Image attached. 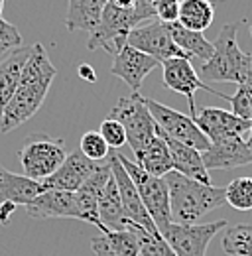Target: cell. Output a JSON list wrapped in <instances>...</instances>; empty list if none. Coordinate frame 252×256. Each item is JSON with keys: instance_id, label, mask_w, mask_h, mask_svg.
<instances>
[{"instance_id": "6da1fadb", "label": "cell", "mask_w": 252, "mask_h": 256, "mask_svg": "<svg viewBox=\"0 0 252 256\" xmlns=\"http://www.w3.org/2000/svg\"><path fill=\"white\" fill-rule=\"evenodd\" d=\"M56 75H58V69L52 64L46 48L42 44H34L30 58L24 65L18 89L2 112L0 134H6L10 130L18 128L20 124L28 122L40 110Z\"/></svg>"}, {"instance_id": "7a4b0ae2", "label": "cell", "mask_w": 252, "mask_h": 256, "mask_svg": "<svg viewBox=\"0 0 252 256\" xmlns=\"http://www.w3.org/2000/svg\"><path fill=\"white\" fill-rule=\"evenodd\" d=\"M164 180L170 190V207L174 223L195 224L203 215L226 203L224 188L199 184L178 172H170Z\"/></svg>"}, {"instance_id": "3957f363", "label": "cell", "mask_w": 252, "mask_h": 256, "mask_svg": "<svg viewBox=\"0 0 252 256\" xmlns=\"http://www.w3.org/2000/svg\"><path fill=\"white\" fill-rule=\"evenodd\" d=\"M238 24H224L213 42V56L201 64V75L211 83L240 85L252 75V56L236 42Z\"/></svg>"}, {"instance_id": "277c9868", "label": "cell", "mask_w": 252, "mask_h": 256, "mask_svg": "<svg viewBox=\"0 0 252 256\" xmlns=\"http://www.w3.org/2000/svg\"><path fill=\"white\" fill-rule=\"evenodd\" d=\"M110 118H116L126 130V144H130L134 152V162L140 158L144 148L156 136V122L152 118L150 108L144 102V96L134 93L130 96H120L112 106Z\"/></svg>"}, {"instance_id": "5b68a950", "label": "cell", "mask_w": 252, "mask_h": 256, "mask_svg": "<svg viewBox=\"0 0 252 256\" xmlns=\"http://www.w3.org/2000/svg\"><path fill=\"white\" fill-rule=\"evenodd\" d=\"M18 158H20V166L26 178L44 182L60 170V166L67 158V150H65V142L62 138H52L48 134H36L22 144Z\"/></svg>"}, {"instance_id": "8992f818", "label": "cell", "mask_w": 252, "mask_h": 256, "mask_svg": "<svg viewBox=\"0 0 252 256\" xmlns=\"http://www.w3.org/2000/svg\"><path fill=\"white\" fill-rule=\"evenodd\" d=\"M118 160L126 170V174L130 176V180L136 186V192L140 195L142 203L146 205V211L150 213L152 221L158 226V230H162L164 226L174 223L172 219V207H170V190L164 178H156L146 174L136 162L128 160L122 154H116Z\"/></svg>"}, {"instance_id": "52a82bcc", "label": "cell", "mask_w": 252, "mask_h": 256, "mask_svg": "<svg viewBox=\"0 0 252 256\" xmlns=\"http://www.w3.org/2000/svg\"><path fill=\"white\" fill-rule=\"evenodd\" d=\"M138 26L134 10L120 8L112 0L106 2L100 20L93 32L89 34L87 48L89 50H104L112 58L126 46V38L132 28Z\"/></svg>"}, {"instance_id": "ba28073f", "label": "cell", "mask_w": 252, "mask_h": 256, "mask_svg": "<svg viewBox=\"0 0 252 256\" xmlns=\"http://www.w3.org/2000/svg\"><path fill=\"white\" fill-rule=\"evenodd\" d=\"M144 102L150 108L156 126L166 136H170V138H174V140H178L182 144H188V146L195 148L201 154L205 150H209L211 140L199 130V126L195 124V120L189 114H184L180 110H174V108L158 102L154 98H148V96H144Z\"/></svg>"}, {"instance_id": "9c48e42d", "label": "cell", "mask_w": 252, "mask_h": 256, "mask_svg": "<svg viewBox=\"0 0 252 256\" xmlns=\"http://www.w3.org/2000/svg\"><path fill=\"white\" fill-rule=\"evenodd\" d=\"M222 228H226L224 219L207 224L170 223L160 230V234L178 256H205L209 242Z\"/></svg>"}, {"instance_id": "30bf717a", "label": "cell", "mask_w": 252, "mask_h": 256, "mask_svg": "<svg viewBox=\"0 0 252 256\" xmlns=\"http://www.w3.org/2000/svg\"><path fill=\"white\" fill-rule=\"evenodd\" d=\"M126 44L144 52L146 56L154 58L158 64H164L172 58H188L176 46V42L170 34V26L160 20H150V22H144V24H138L136 28H132L126 38Z\"/></svg>"}, {"instance_id": "8fae6325", "label": "cell", "mask_w": 252, "mask_h": 256, "mask_svg": "<svg viewBox=\"0 0 252 256\" xmlns=\"http://www.w3.org/2000/svg\"><path fill=\"white\" fill-rule=\"evenodd\" d=\"M162 69H164V83L168 89L180 93L188 98L189 104V116L195 118L197 114V106H195V93L197 91H209L211 95L219 96V98H224V93H219L215 89H211L209 85H205L197 71L193 69V64L189 58H172L168 62H164Z\"/></svg>"}, {"instance_id": "7c38bea8", "label": "cell", "mask_w": 252, "mask_h": 256, "mask_svg": "<svg viewBox=\"0 0 252 256\" xmlns=\"http://www.w3.org/2000/svg\"><path fill=\"white\" fill-rule=\"evenodd\" d=\"M24 209L34 219H77V221H83V213H81L75 192L46 190Z\"/></svg>"}, {"instance_id": "4fadbf2b", "label": "cell", "mask_w": 252, "mask_h": 256, "mask_svg": "<svg viewBox=\"0 0 252 256\" xmlns=\"http://www.w3.org/2000/svg\"><path fill=\"white\" fill-rule=\"evenodd\" d=\"M195 124L199 130L211 140H224V138H232V136H242L248 134L252 128L250 120L238 118L236 114H232L230 110L224 108H217V106H205L201 110H197L195 114Z\"/></svg>"}, {"instance_id": "5bb4252c", "label": "cell", "mask_w": 252, "mask_h": 256, "mask_svg": "<svg viewBox=\"0 0 252 256\" xmlns=\"http://www.w3.org/2000/svg\"><path fill=\"white\" fill-rule=\"evenodd\" d=\"M108 160H110L112 178H114V182H116V186H118V192H120V199H122V205H124L126 217L134 224L146 228L148 232L158 234L160 230H158V226L154 224V221H152L150 213L146 211V205L142 203L140 195L136 192V186H134V182L130 180V176L126 174V170L122 168L118 156H116V154H110Z\"/></svg>"}, {"instance_id": "9a60e30c", "label": "cell", "mask_w": 252, "mask_h": 256, "mask_svg": "<svg viewBox=\"0 0 252 256\" xmlns=\"http://www.w3.org/2000/svg\"><path fill=\"white\" fill-rule=\"evenodd\" d=\"M158 65L160 64L154 58H150L144 52H140V50H136V48L126 44L124 48L114 56L110 73L114 77L122 79L134 93H138L140 87H142V81L156 69Z\"/></svg>"}, {"instance_id": "2e32d148", "label": "cell", "mask_w": 252, "mask_h": 256, "mask_svg": "<svg viewBox=\"0 0 252 256\" xmlns=\"http://www.w3.org/2000/svg\"><path fill=\"white\" fill-rule=\"evenodd\" d=\"M98 162L89 160L83 156L81 150H75L67 154V158L60 166L56 174H52L48 180L42 182L44 190H62V192H77L96 170Z\"/></svg>"}, {"instance_id": "e0dca14e", "label": "cell", "mask_w": 252, "mask_h": 256, "mask_svg": "<svg viewBox=\"0 0 252 256\" xmlns=\"http://www.w3.org/2000/svg\"><path fill=\"white\" fill-rule=\"evenodd\" d=\"M207 170H234L252 164V152L242 136H232L211 142L209 150L201 154Z\"/></svg>"}, {"instance_id": "ac0fdd59", "label": "cell", "mask_w": 252, "mask_h": 256, "mask_svg": "<svg viewBox=\"0 0 252 256\" xmlns=\"http://www.w3.org/2000/svg\"><path fill=\"white\" fill-rule=\"evenodd\" d=\"M156 134L164 138V142L168 144L170 156H172V164H174V172L186 176L189 180H195L199 184L211 186V178H209V170L205 168L201 152H197L195 148H191L188 144H182L170 136H166L160 128L156 126Z\"/></svg>"}, {"instance_id": "d6986e66", "label": "cell", "mask_w": 252, "mask_h": 256, "mask_svg": "<svg viewBox=\"0 0 252 256\" xmlns=\"http://www.w3.org/2000/svg\"><path fill=\"white\" fill-rule=\"evenodd\" d=\"M44 190L42 182H36L26 178L24 174H12L4 168H0V205L2 203H14L16 207L30 205L32 201Z\"/></svg>"}, {"instance_id": "ffe728a7", "label": "cell", "mask_w": 252, "mask_h": 256, "mask_svg": "<svg viewBox=\"0 0 252 256\" xmlns=\"http://www.w3.org/2000/svg\"><path fill=\"white\" fill-rule=\"evenodd\" d=\"M98 221L104 230L106 228L108 230H130L134 224L126 217L124 205H122L120 192H118L114 178L108 180V184L104 186V190L98 197Z\"/></svg>"}, {"instance_id": "44dd1931", "label": "cell", "mask_w": 252, "mask_h": 256, "mask_svg": "<svg viewBox=\"0 0 252 256\" xmlns=\"http://www.w3.org/2000/svg\"><path fill=\"white\" fill-rule=\"evenodd\" d=\"M32 46L30 48L22 46V48L14 50L12 54H8L6 58L0 60V118H2V112H4L6 104L10 102V98L14 96L16 89H18L24 65L28 62Z\"/></svg>"}, {"instance_id": "7402d4cb", "label": "cell", "mask_w": 252, "mask_h": 256, "mask_svg": "<svg viewBox=\"0 0 252 256\" xmlns=\"http://www.w3.org/2000/svg\"><path fill=\"white\" fill-rule=\"evenodd\" d=\"M91 248L96 256H140V242L130 230H104L91 238Z\"/></svg>"}, {"instance_id": "603a6c76", "label": "cell", "mask_w": 252, "mask_h": 256, "mask_svg": "<svg viewBox=\"0 0 252 256\" xmlns=\"http://www.w3.org/2000/svg\"><path fill=\"white\" fill-rule=\"evenodd\" d=\"M108 0H69L65 28L69 32H93Z\"/></svg>"}, {"instance_id": "cb8c5ba5", "label": "cell", "mask_w": 252, "mask_h": 256, "mask_svg": "<svg viewBox=\"0 0 252 256\" xmlns=\"http://www.w3.org/2000/svg\"><path fill=\"white\" fill-rule=\"evenodd\" d=\"M215 20V8L211 0H182L178 22L191 32H205Z\"/></svg>"}, {"instance_id": "d4e9b609", "label": "cell", "mask_w": 252, "mask_h": 256, "mask_svg": "<svg viewBox=\"0 0 252 256\" xmlns=\"http://www.w3.org/2000/svg\"><path fill=\"white\" fill-rule=\"evenodd\" d=\"M170 34L176 42V46L188 56V58H199L201 62H209L213 56V42H209L201 32H191L188 28H184L180 22L168 24Z\"/></svg>"}, {"instance_id": "484cf974", "label": "cell", "mask_w": 252, "mask_h": 256, "mask_svg": "<svg viewBox=\"0 0 252 256\" xmlns=\"http://www.w3.org/2000/svg\"><path fill=\"white\" fill-rule=\"evenodd\" d=\"M136 164L150 176L156 178H166L170 172H174V164H172V156L168 150V144L164 142L162 136H154L152 142L144 148V152L140 154V158Z\"/></svg>"}, {"instance_id": "4316f807", "label": "cell", "mask_w": 252, "mask_h": 256, "mask_svg": "<svg viewBox=\"0 0 252 256\" xmlns=\"http://www.w3.org/2000/svg\"><path fill=\"white\" fill-rule=\"evenodd\" d=\"M222 250L228 256H252V226L234 224L224 230Z\"/></svg>"}, {"instance_id": "83f0119b", "label": "cell", "mask_w": 252, "mask_h": 256, "mask_svg": "<svg viewBox=\"0 0 252 256\" xmlns=\"http://www.w3.org/2000/svg\"><path fill=\"white\" fill-rule=\"evenodd\" d=\"M226 203L236 211H252V178H236L224 188Z\"/></svg>"}, {"instance_id": "f1b7e54d", "label": "cell", "mask_w": 252, "mask_h": 256, "mask_svg": "<svg viewBox=\"0 0 252 256\" xmlns=\"http://www.w3.org/2000/svg\"><path fill=\"white\" fill-rule=\"evenodd\" d=\"M132 228L140 242V256H178L160 232L158 234L148 232L146 228H142L138 224H132Z\"/></svg>"}, {"instance_id": "f546056e", "label": "cell", "mask_w": 252, "mask_h": 256, "mask_svg": "<svg viewBox=\"0 0 252 256\" xmlns=\"http://www.w3.org/2000/svg\"><path fill=\"white\" fill-rule=\"evenodd\" d=\"M224 100L230 102V106H232L230 112L232 114L252 122V75L244 83L236 85V93L234 95H226Z\"/></svg>"}, {"instance_id": "4dcf8cb0", "label": "cell", "mask_w": 252, "mask_h": 256, "mask_svg": "<svg viewBox=\"0 0 252 256\" xmlns=\"http://www.w3.org/2000/svg\"><path fill=\"white\" fill-rule=\"evenodd\" d=\"M79 150L83 152V156H87L89 160L93 162H104L110 154V148L108 144L104 142V138L94 132V130H89L81 136V142H79Z\"/></svg>"}, {"instance_id": "1f68e13d", "label": "cell", "mask_w": 252, "mask_h": 256, "mask_svg": "<svg viewBox=\"0 0 252 256\" xmlns=\"http://www.w3.org/2000/svg\"><path fill=\"white\" fill-rule=\"evenodd\" d=\"M98 134L104 138V142H106L108 148H112V150H118V148H122L126 144V130L116 118L106 116V118L100 122Z\"/></svg>"}, {"instance_id": "d6a6232c", "label": "cell", "mask_w": 252, "mask_h": 256, "mask_svg": "<svg viewBox=\"0 0 252 256\" xmlns=\"http://www.w3.org/2000/svg\"><path fill=\"white\" fill-rule=\"evenodd\" d=\"M18 48H22V36L18 28L0 16V60Z\"/></svg>"}, {"instance_id": "836d02e7", "label": "cell", "mask_w": 252, "mask_h": 256, "mask_svg": "<svg viewBox=\"0 0 252 256\" xmlns=\"http://www.w3.org/2000/svg\"><path fill=\"white\" fill-rule=\"evenodd\" d=\"M180 2L182 0H152L154 12H156V20L164 24H174L178 22L180 16Z\"/></svg>"}, {"instance_id": "e575fe53", "label": "cell", "mask_w": 252, "mask_h": 256, "mask_svg": "<svg viewBox=\"0 0 252 256\" xmlns=\"http://www.w3.org/2000/svg\"><path fill=\"white\" fill-rule=\"evenodd\" d=\"M77 73H79V77H81L83 81H87V83H96V73H94V69L89 64L79 65V67H77Z\"/></svg>"}, {"instance_id": "d590c367", "label": "cell", "mask_w": 252, "mask_h": 256, "mask_svg": "<svg viewBox=\"0 0 252 256\" xmlns=\"http://www.w3.org/2000/svg\"><path fill=\"white\" fill-rule=\"evenodd\" d=\"M14 209H16L14 203H2V205H0V223L2 224L8 223V219H10V215L14 213Z\"/></svg>"}, {"instance_id": "8d00e7d4", "label": "cell", "mask_w": 252, "mask_h": 256, "mask_svg": "<svg viewBox=\"0 0 252 256\" xmlns=\"http://www.w3.org/2000/svg\"><path fill=\"white\" fill-rule=\"evenodd\" d=\"M116 6H120V8H128V10H134V2L136 0H112Z\"/></svg>"}, {"instance_id": "74e56055", "label": "cell", "mask_w": 252, "mask_h": 256, "mask_svg": "<svg viewBox=\"0 0 252 256\" xmlns=\"http://www.w3.org/2000/svg\"><path fill=\"white\" fill-rule=\"evenodd\" d=\"M246 144H248V148H250V152H252V128L248 130V138H246Z\"/></svg>"}, {"instance_id": "f35d334b", "label": "cell", "mask_w": 252, "mask_h": 256, "mask_svg": "<svg viewBox=\"0 0 252 256\" xmlns=\"http://www.w3.org/2000/svg\"><path fill=\"white\" fill-rule=\"evenodd\" d=\"M2 10H4V0H0V16H2Z\"/></svg>"}, {"instance_id": "ab89813d", "label": "cell", "mask_w": 252, "mask_h": 256, "mask_svg": "<svg viewBox=\"0 0 252 256\" xmlns=\"http://www.w3.org/2000/svg\"><path fill=\"white\" fill-rule=\"evenodd\" d=\"M250 34H252V26H250Z\"/></svg>"}]
</instances>
